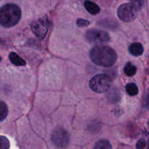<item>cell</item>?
I'll return each instance as SVG.
<instances>
[{
	"mask_svg": "<svg viewBox=\"0 0 149 149\" xmlns=\"http://www.w3.org/2000/svg\"><path fill=\"white\" fill-rule=\"evenodd\" d=\"M90 59L98 66L109 67L113 65L117 60L116 51L106 45H96L90 52Z\"/></svg>",
	"mask_w": 149,
	"mask_h": 149,
	"instance_id": "6da1fadb",
	"label": "cell"
},
{
	"mask_svg": "<svg viewBox=\"0 0 149 149\" xmlns=\"http://www.w3.org/2000/svg\"><path fill=\"white\" fill-rule=\"evenodd\" d=\"M21 10L15 4H7L0 8V24L6 28L15 26L21 18Z\"/></svg>",
	"mask_w": 149,
	"mask_h": 149,
	"instance_id": "7a4b0ae2",
	"label": "cell"
},
{
	"mask_svg": "<svg viewBox=\"0 0 149 149\" xmlns=\"http://www.w3.org/2000/svg\"><path fill=\"white\" fill-rule=\"evenodd\" d=\"M112 79L108 74H100L94 76L90 80V87L95 92L104 93L109 91L112 86Z\"/></svg>",
	"mask_w": 149,
	"mask_h": 149,
	"instance_id": "3957f363",
	"label": "cell"
},
{
	"mask_svg": "<svg viewBox=\"0 0 149 149\" xmlns=\"http://www.w3.org/2000/svg\"><path fill=\"white\" fill-rule=\"evenodd\" d=\"M136 7L132 3L122 4L117 10V15L119 19L124 22L132 21L137 16Z\"/></svg>",
	"mask_w": 149,
	"mask_h": 149,
	"instance_id": "277c9868",
	"label": "cell"
},
{
	"mask_svg": "<svg viewBox=\"0 0 149 149\" xmlns=\"http://www.w3.org/2000/svg\"><path fill=\"white\" fill-rule=\"evenodd\" d=\"M49 28V20L47 16L38 19L31 24V31L39 39H42L46 36Z\"/></svg>",
	"mask_w": 149,
	"mask_h": 149,
	"instance_id": "5b68a950",
	"label": "cell"
},
{
	"mask_svg": "<svg viewBox=\"0 0 149 149\" xmlns=\"http://www.w3.org/2000/svg\"><path fill=\"white\" fill-rule=\"evenodd\" d=\"M86 38L92 43H105L110 40V37L107 32L98 29H90L86 32Z\"/></svg>",
	"mask_w": 149,
	"mask_h": 149,
	"instance_id": "8992f818",
	"label": "cell"
},
{
	"mask_svg": "<svg viewBox=\"0 0 149 149\" xmlns=\"http://www.w3.org/2000/svg\"><path fill=\"white\" fill-rule=\"evenodd\" d=\"M51 138L54 144L59 148L65 147L69 142V135L68 132L61 127H58L54 130Z\"/></svg>",
	"mask_w": 149,
	"mask_h": 149,
	"instance_id": "52a82bcc",
	"label": "cell"
},
{
	"mask_svg": "<svg viewBox=\"0 0 149 149\" xmlns=\"http://www.w3.org/2000/svg\"><path fill=\"white\" fill-rule=\"evenodd\" d=\"M84 7H85L86 10L92 15H97L100 11V7L97 4L91 1H88V0L85 1L84 2Z\"/></svg>",
	"mask_w": 149,
	"mask_h": 149,
	"instance_id": "ba28073f",
	"label": "cell"
},
{
	"mask_svg": "<svg viewBox=\"0 0 149 149\" xmlns=\"http://www.w3.org/2000/svg\"><path fill=\"white\" fill-rule=\"evenodd\" d=\"M129 51L132 55L135 56H139L142 55L143 53V47L139 42H135L130 46Z\"/></svg>",
	"mask_w": 149,
	"mask_h": 149,
	"instance_id": "9c48e42d",
	"label": "cell"
},
{
	"mask_svg": "<svg viewBox=\"0 0 149 149\" xmlns=\"http://www.w3.org/2000/svg\"><path fill=\"white\" fill-rule=\"evenodd\" d=\"M10 60L13 64L16 66H24L26 65V61L23 59L22 58H20L18 55L15 53L14 52H12L10 53Z\"/></svg>",
	"mask_w": 149,
	"mask_h": 149,
	"instance_id": "30bf717a",
	"label": "cell"
},
{
	"mask_svg": "<svg viewBox=\"0 0 149 149\" xmlns=\"http://www.w3.org/2000/svg\"><path fill=\"white\" fill-rule=\"evenodd\" d=\"M93 149H112V146L108 140H100L96 143Z\"/></svg>",
	"mask_w": 149,
	"mask_h": 149,
	"instance_id": "8fae6325",
	"label": "cell"
},
{
	"mask_svg": "<svg viewBox=\"0 0 149 149\" xmlns=\"http://www.w3.org/2000/svg\"><path fill=\"white\" fill-rule=\"evenodd\" d=\"M124 72H125L126 75L131 77V76H133L134 74H135L137 72V68L135 65L132 64L130 62H128L127 63L125 68H124Z\"/></svg>",
	"mask_w": 149,
	"mask_h": 149,
	"instance_id": "7c38bea8",
	"label": "cell"
},
{
	"mask_svg": "<svg viewBox=\"0 0 149 149\" xmlns=\"http://www.w3.org/2000/svg\"><path fill=\"white\" fill-rule=\"evenodd\" d=\"M126 91L130 96H135L138 93V88L134 83H130L126 86Z\"/></svg>",
	"mask_w": 149,
	"mask_h": 149,
	"instance_id": "4fadbf2b",
	"label": "cell"
},
{
	"mask_svg": "<svg viewBox=\"0 0 149 149\" xmlns=\"http://www.w3.org/2000/svg\"><path fill=\"white\" fill-rule=\"evenodd\" d=\"M8 113V108L4 102L0 101V122L4 121Z\"/></svg>",
	"mask_w": 149,
	"mask_h": 149,
	"instance_id": "5bb4252c",
	"label": "cell"
},
{
	"mask_svg": "<svg viewBox=\"0 0 149 149\" xmlns=\"http://www.w3.org/2000/svg\"><path fill=\"white\" fill-rule=\"evenodd\" d=\"M10 142L7 137L0 136V149H9Z\"/></svg>",
	"mask_w": 149,
	"mask_h": 149,
	"instance_id": "9a60e30c",
	"label": "cell"
},
{
	"mask_svg": "<svg viewBox=\"0 0 149 149\" xmlns=\"http://www.w3.org/2000/svg\"><path fill=\"white\" fill-rule=\"evenodd\" d=\"M132 4L137 8V10H139L143 7L145 4V0H131Z\"/></svg>",
	"mask_w": 149,
	"mask_h": 149,
	"instance_id": "2e32d148",
	"label": "cell"
},
{
	"mask_svg": "<svg viewBox=\"0 0 149 149\" xmlns=\"http://www.w3.org/2000/svg\"><path fill=\"white\" fill-rule=\"evenodd\" d=\"M77 24L79 27H87L90 25V21L84 19H78L77 21Z\"/></svg>",
	"mask_w": 149,
	"mask_h": 149,
	"instance_id": "e0dca14e",
	"label": "cell"
},
{
	"mask_svg": "<svg viewBox=\"0 0 149 149\" xmlns=\"http://www.w3.org/2000/svg\"><path fill=\"white\" fill-rule=\"evenodd\" d=\"M146 142L145 139H141L137 143V149H144V148L146 147Z\"/></svg>",
	"mask_w": 149,
	"mask_h": 149,
	"instance_id": "ac0fdd59",
	"label": "cell"
},
{
	"mask_svg": "<svg viewBox=\"0 0 149 149\" xmlns=\"http://www.w3.org/2000/svg\"><path fill=\"white\" fill-rule=\"evenodd\" d=\"M146 105L148 108H149V94L147 96V99H146Z\"/></svg>",
	"mask_w": 149,
	"mask_h": 149,
	"instance_id": "d6986e66",
	"label": "cell"
},
{
	"mask_svg": "<svg viewBox=\"0 0 149 149\" xmlns=\"http://www.w3.org/2000/svg\"><path fill=\"white\" fill-rule=\"evenodd\" d=\"M148 148L149 149V139H148Z\"/></svg>",
	"mask_w": 149,
	"mask_h": 149,
	"instance_id": "ffe728a7",
	"label": "cell"
},
{
	"mask_svg": "<svg viewBox=\"0 0 149 149\" xmlns=\"http://www.w3.org/2000/svg\"><path fill=\"white\" fill-rule=\"evenodd\" d=\"M1 58H0V61H1Z\"/></svg>",
	"mask_w": 149,
	"mask_h": 149,
	"instance_id": "44dd1931",
	"label": "cell"
}]
</instances>
